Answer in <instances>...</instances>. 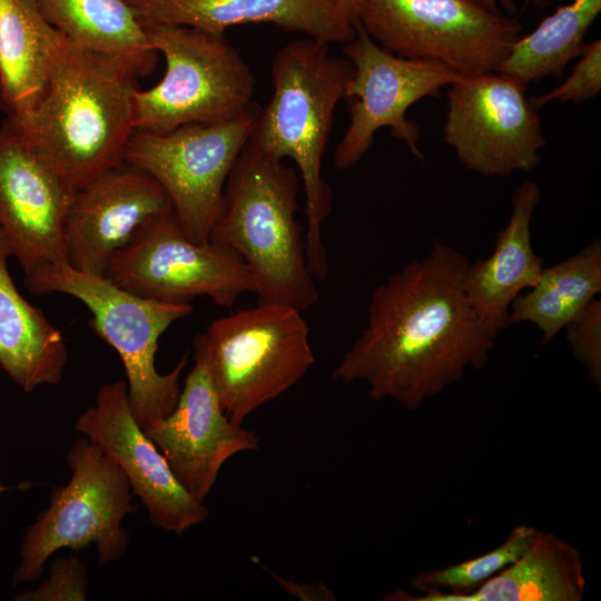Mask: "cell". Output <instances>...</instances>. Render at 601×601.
<instances>
[{"mask_svg": "<svg viewBox=\"0 0 601 601\" xmlns=\"http://www.w3.org/2000/svg\"><path fill=\"white\" fill-rule=\"evenodd\" d=\"M469 265L465 255L435 240L422 260L393 273L374 289L366 325L332 378L364 383L372 400L416 411L469 370L483 368L496 336L469 302Z\"/></svg>", "mask_w": 601, "mask_h": 601, "instance_id": "6da1fadb", "label": "cell"}, {"mask_svg": "<svg viewBox=\"0 0 601 601\" xmlns=\"http://www.w3.org/2000/svg\"><path fill=\"white\" fill-rule=\"evenodd\" d=\"M38 105L8 118L73 194L124 162L136 129L135 77L55 28Z\"/></svg>", "mask_w": 601, "mask_h": 601, "instance_id": "7a4b0ae2", "label": "cell"}, {"mask_svg": "<svg viewBox=\"0 0 601 601\" xmlns=\"http://www.w3.org/2000/svg\"><path fill=\"white\" fill-rule=\"evenodd\" d=\"M273 95L259 108L247 145L273 159L290 158L305 193L306 258L315 280L325 282L328 262L322 226L332 189L322 176L334 111L344 99L353 66L331 55L329 42L311 38L283 47L272 62Z\"/></svg>", "mask_w": 601, "mask_h": 601, "instance_id": "3957f363", "label": "cell"}, {"mask_svg": "<svg viewBox=\"0 0 601 601\" xmlns=\"http://www.w3.org/2000/svg\"><path fill=\"white\" fill-rule=\"evenodd\" d=\"M297 191L293 168L246 144L228 175L209 240L244 259L256 280L258 303L303 312L318 302L319 294L296 220Z\"/></svg>", "mask_w": 601, "mask_h": 601, "instance_id": "277c9868", "label": "cell"}, {"mask_svg": "<svg viewBox=\"0 0 601 601\" xmlns=\"http://www.w3.org/2000/svg\"><path fill=\"white\" fill-rule=\"evenodd\" d=\"M24 285L35 295H71L89 308L92 331L121 358L129 407L141 428L174 411L188 353L167 374L157 371L155 357L160 336L174 322L193 313L190 304L138 296L105 275L78 270L66 260L47 263L26 273Z\"/></svg>", "mask_w": 601, "mask_h": 601, "instance_id": "5b68a950", "label": "cell"}, {"mask_svg": "<svg viewBox=\"0 0 601 601\" xmlns=\"http://www.w3.org/2000/svg\"><path fill=\"white\" fill-rule=\"evenodd\" d=\"M226 415L242 425L299 382L315 363L309 328L296 307L258 303L210 323L194 339Z\"/></svg>", "mask_w": 601, "mask_h": 601, "instance_id": "8992f818", "label": "cell"}, {"mask_svg": "<svg viewBox=\"0 0 601 601\" xmlns=\"http://www.w3.org/2000/svg\"><path fill=\"white\" fill-rule=\"evenodd\" d=\"M166 61L161 80L135 92L136 129L164 134L234 118L256 102L255 77L224 35L178 24H145Z\"/></svg>", "mask_w": 601, "mask_h": 601, "instance_id": "52a82bcc", "label": "cell"}, {"mask_svg": "<svg viewBox=\"0 0 601 601\" xmlns=\"http://www.w3.org/2000/svg\"><path fill=\"white\" fill-rule=\"evenodd\" d=\"M66 457L71 477L52 490L48 508L26 529L13 583L40 580L49 558L63 548L95 543L101 565L118 561L128 549L122 521L135 510V494L127 476L85 436Z\"/></svg>", "mask_w": 601, "mask_h": 601, "instance_id": "ba28073f", "label": "cell"}, {"mask_svg": "<svg viewBox=\"0 0 601 601\" xmlns=\"http://www.w3.org/2000/svg\"><path fill=\"white\" fill-rule=\"evenodd\" d=\"M355 26L394 55L437 60L461 77L497 71L522 31L474 0H359Z\"/></svg>", "mask_w": 601, "mask_h": 601, "instance_id": "9c48e42d", "label": "cell"}, {"mask_svg": "<svg viewBox=\"0 0 601 601\" xmlns=\"http://www.w3.org/2000/svg\"><path fill=\"white\" fill-rule=\"evenodd\" d=\"M259 108L255 104L227 120L188 124L164 134L135 129L127 142L124 162L164 188L185 235L195 243L209 242L228 175Z\"/></svg>", "mask_w": 601, "mask_h": 601, "instance_id": "30bf717a", "label": "cell"}, {"mask_svg": "<svg viewBox=\"0 0 601 601\" xmlns=\"http://www.w3.org/2000/svg\"><path fill=\"white\" fill-rule=\"evenodd\" d=\"M104 275L132 294L166 303L190 304L207 296L231 307L240 295L257 293L250 269L236 252L211 240L193 242L173 210L116 252Z\"/></svg>", "mask_w": 601, "mask_h": 601, "instance_id": "8fae6325", "label": "cell"}, {"mask_svg": "<svg viewBox=\"0 0 601 601\" xmlns=\"http://www.w3.org/2000/svg\"><path fill=\"white\" fill-rule=\"evenodd\" d=\"M355 37L342 52L353 66L344 99L348 100L349 125L334 151L339 169L355 166L374 144L383 127L423 159L420 127L406 118L407 109L418 100L436 96L461 76L445 63L431 59H410L377 45L355 26Z\"/></svg>", "mask_w": 601, "mask_h": 601, "instance_id": "7c38bea8", "label": "cell"}, {"mask_svg": "<svg viewBox=\"0 0 601 601\" xmlns=\"http://www.w3.org/2000/svg\"><path fill=\"white\" fill-rule=\"evenodd\" d=\"M443 138L467 169L487 177L535 168L545 146L525 85L497 71L450 85Z\"/></svg>", "mask_w": 601, "mask_h": 601, "instance_id": "4fadbf2b", "label": "cell"}, {"mask_svg": "<svg viewBox=\"0 0 601 601\" xmlns=\"http://www.w3.org/2000/svg\"><path fill=\"white\" fill-rule=\"evenodd\" d=\"M73 427L124 472L155 526L181 535L208 516L204 502L179 483L165 456L135 420L126 381L104 384L95 405L79 415Z\"/></svg>", "mask_w": 601, "mask_h": 601, "instance_id": "5bb4252c", "label": "cell"}, {"mask_svg": "<svg viewBox=\"0 0 601 601\" xmlns=\"http://www.w3.org/2000/svg\"><path fill=\"white\" fill-rule=\"evenodd\" d=\"M73 194L7 117L0 126V227L24 274L66 260Z\"/></svg>", "mask_w": 601, "mask_h": 601, "instance_id": "9a60e30c", "label": "cell"}, {"mask_svg": "<svg viewBox=\"0 0 601 601\" xmlns=\"http://www.w3.org/2000/svg\"><path fill=\"white\" fill-rule=\"evenodd\" d=\"M194 357L174 411L142 430L179 483L204 502L225 462L238 453L257 450L259 440L226 415L204 361Z\"/></svg>", "mask_w": 601, "mask_h": 601, "instance_id": "2e32d148", "label": "cell"}, {"mask_svg": "<svg viewBox=\"0 0 601 601\" xmlns=\"http://www.w3.org/2000/svg\"><path fill=\"white\" fill-rule=\"evenodd\" d=\"M171 210L168 195L152 177L122 162L73 196L65 228L67 262L78 270L104 275L116 252Z\"/></svg>", "mask_w": 601, "mask_h": 601, "instance_id": "e0dca14e", "label": "cell"}, {"mask_svg": "<svg viewBox=\"0 0 601 601\" xmlns=\"http://www.w3.org/2000/svg\"><path fill=\"white\" fill-rule=\"evenodd\" d=\"M145 24H178L214 35L233 26L270 23L326 42H347L355 27L332 0H127Z\"/></svg>", "mask_w": 601, "mask_h": 601, "instance_id": "ac0fdd59", "label": "cell"}, {"mask_svg": "<svg viewBox=\"0 0 601 601\" xmlns=\"http://www.w3.org/2000/svg\"><path fill=\"white\" fill-rule=\"evenodd\" d=\"M540 198L535 181L525 180L518 186L509 220L499 231L492 254L470 263L465 274L469 302L495 336L510 326L513 300L536 284L544 268L531 243V220Z\"/></svg>", "mask_w": 601, "mask_h": 601, "instance_id": "d6986e66", "label": "cell"}, {"mask_svg": "<svg viewBox=\"0 0 601 601\" xmlns=\"http://www.w3.org/2000/svg\"><path fill=\"white\" fill-rule=\"evenodd\" d=\"M585 578L581 553L554 533L536 531L523 554L466 593L394 590L388 601H581Z\"/></svg>", "mask_w": 601, "mask_h": 601, "instance_id": "ffe728a7", "label": "cell"}, {"mask_svg": "<svg viewBox=\"0 0 601 601\" xmlns=\"http://www.w3.org/2000/svg\"><path fill=\"white\" fill-rule=\"evenodd\" d=\"M12 250L0 227V366L24 392L60 383L68 349L60 332L18 290L8 269Z\"/></svg>", "mask_w": 601, "mask_h": 601, "instance_id": "44dd1931", "label": "cell"}, {"mask_svg": "<svg viewBox=\"0 0 601 601\" xmlns=\"http://www.w3.org/2000/svg\"><path fill=\"white\" fill-rule=\"evenodd\" d=\"M49 23L71 42L104 57L135 78L157 63L145 26L127 0H38Z\"/></svg>", "mask_w": 601, "mask_h": 601, "instance_id": "7402d4cb", "label": "cell"}, {"mask_svg": "<svg viewBox=\"0 0 601 601\" xmlns=\"http://www.w3.org/2000/svg\"><path fill=\"white\" fill-rule=\"evenodd\" d=\"M53 32L38 0H0V102L8 116L29 114L42 98Z\"/></svg>", "mask_w": 601, "mask_h": 601, "instance_id": "603a6c76", "label": "cell"}, {"mask_svg": "<svg viewBox=\"0 0 601 601\" xmlns=\"http://www.w3.org/2000/svg\"><path fill=\"white\" fill-rule=\"evenodd\" d=\"M601 292V243L594 239L575 254L544 267L536 284L511 304L509 324L529 322L552 341Z\"/></svg>", "mask_w": 601, "mask_h": 601, "instance_id": "cb8c5ba5", "label": "cell"}, {"mask_svg": "<svg viewBox=\"0 0 601 601\" xmlns=\"http://www.w3.org/2000/svg\"><path fill=\"white\" fill-rule=\"evenodd\" d=\"M600 12L601 0H572L559 7L514 41L497 72L525 86L562 76L569 62L583 52L585 35Z\"/></svg>", "mask_w": 601, "mask_h": 601, "instance_id": "d4e9b609", "label": "cell"}, {"mask_svg": "<svg viewBox=\"0 0 601 601\" xmlns=\"http://www.w3.org/2000/svg\"><path fill=\"white\" fill-rule=\"evenodd\" d=\"M536 531L528 524L516 525L495 549L449 566L420 571L410 584L421 593L431 590L471 592L519 559L531 544Z\"/></svg>", "mask_w": 601, "mask_h": 601, "instance_id": "484cf974", "label": "cell"}, {"mask_svg": "<svg viewBox=\"0 0 601 601\" xmlns=\"http://www.w3.org/2000/svg\"><path fill=\"white\" fill-rule=\"evenodd\" d=\"M601 90V40L585 45L579 61L564 81L544 95L531 97L540 110L552 101L581 104L593 99Z\"/></svg>", "mask_w": 601, "mask_h": 601, "instance_id": "4316f807", "label": "cell"}, {"mask_svg": "<svg viewBox=\"0 0 601 601\" xmlns=\"http://www.w3.org/2000/svg\"><path fill=\"white\" fill-rule=\"evenodd\" d=\"M88 572L76 556L55 559L49 566V578L39 587L23 591L16 601H86Z\"/></svg>", "mask_w": 601, "mask_h": 601, "instance_id": "83f0119b", "label": "cell"}, {"mask_svg": "<svg viewBox=\"0 0 601 601\" xmlns=\"http://www.w3.org/2000/svg\"><path fill=\"white\" fill-rule=\"evenodd\" d=\"M574 357L584 366L590 380L601 385V300L592 299L565 327Z\"/></svg>", "mask_w": 601, "mask_h": 601, "instance_id": "f1b7e54d", "label": "cell"}, {"mask_svg": "<svg viewBox=\"0 0 601 601\" xmlns=\"http://www.w3.org/2000/svg\"><path fill=\"white\" fill-rule=\"evenodd\" d=\"M270 575L289 594L302 600H335V594L324 584L316 583H296L270 572Z\"/></svg>", "mask_w": 601, "mask_h": 601, "instance_id": "f546056e", "label": "cell"}, {"mask_svg": "<svg viewBox=\"0 0 601 601\" xmlns=\"http://www.w3.org/2000/svg\"><path fill=\"white\" fill-rule=\"evenodd\" d=\"M474 1L493 12L513 16L516 11V4L514 0H474Z\"/></svg>", "mask_w": 601, "mask_h": 601, "instance_id": "4dcf8cb0", "label": "cell"}, {"mask_svg": "<svg viewBox=\"0 0 601 601\" xmlns=\"http://www.w3.org/2000/svg\"><path fill=\"white\" fill-rule=\"evenodd\" d=\"M341 14L355 27L359 0H332Z\"/></svg>", "mask_w": 601, "mask_h": 601, "instance_id": "1f68e13d", "label": "cell"}, {"mask_svg": "<svg viewBox=\"0 0 601 601\" xmlns=\"http://www.w3.org/2000/svg\"><path fill=\"white\" fill-rule=\"evenodd\" d=\"M559 0H524V3L536 9L549 8Z\"/></svg>", "mask_w": 601, "mask_h": 601, "instance_id": "d6a6232c", "label": "cell"}, {"mask_svg": "<svg viewBox=\"0 0 601 601\" xmlns=\"http://www.w3.org/2000/svg\"><path fill=\"white\" fill-rule=\"evenodd\" d=\"M11 487L0 484V493L10 490Z\"/></svg>", "mask_w": 601, "mask_h": 601, "instance_id": "836d02e7", "label": "cell"}, {"mask_svg": "<svg viewBox=\"0 0 601 601\" xmlns=\"http://www.w3.org/2000/svg\"><path fill=\"white\" fill-rule=\"evenodd\" d=\"M0 109H1V102H0Z\"/></svg>", "mask_w": 601, "mask_h": 601, "instance_id": "e575fe53", "label": "cell"}]
</instances>
